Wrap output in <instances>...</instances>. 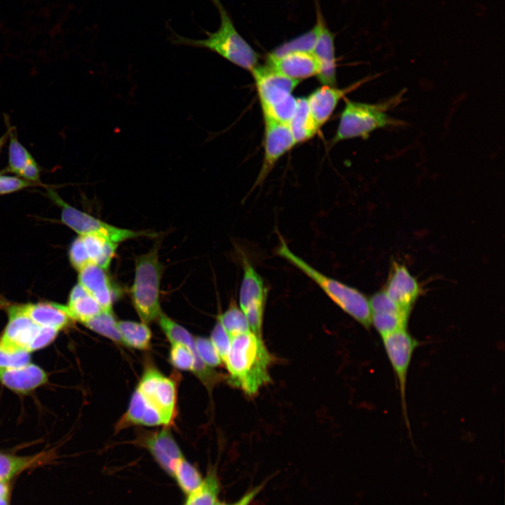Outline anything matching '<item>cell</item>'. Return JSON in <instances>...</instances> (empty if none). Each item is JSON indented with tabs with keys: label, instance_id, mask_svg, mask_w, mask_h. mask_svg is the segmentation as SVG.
Returning a JSON list of instances; mask_svg holds the SVG:
<instances>
[{
	"label": "cell",
	"instance_id": "cell-2",
	"mask_svg": "<svg viewBox=\"0 0 505 505\" xmlns=\"http://www.w3.org/2000/svg\"><path fill=\"white\" fill-rule=\"evenodd\" d=\"M220 15V24L213 32H206L203 39L188 38L171 29L170 40L178 46L207 49L218 54L239 67L252 72L257 65L259 55L236 30L220 0H210Z\"/></svg>",
	"mask_w": 505,
	"mask_h": 505
},
{
	"label": "cell",
	"instance_id": "cell-8",
	"mask_svg": "<svg viewBox=\"0 0 505 505\" xmlns=\"http://www.w3.org/2000/svg\"><path fill=\"white\" fill-rule=\"evenodd\" d=\"M242 264L243 276L239 292L240 309L251 331L262 337L267 291L262 278L245 257H243Z\"/></svg>",
	"mask_w": 505,
	"mask_h": 505
},
{
	"label": "cell",
	"instance_id": "cell-13",
	"mask_svg": "<svg viewBox=\"0 0 505 505\" xmlns=\"http://www.w3.org/2000/svg\"><path fill=\"white\" fill-rule=\"evenodd\" d=\"M377 76V75L367 76L344 88L323 86L311 93L307 97V101L311 115L317 126L320 128L329 119L337 104L346 94Z\"/></svg>",
	"mask_w": 505,
	"mask_h": 505
},
{
	"label": "cell",
	"instance_id": "cell-4",
	"mask_svg": "<svg viewBox=\"0 0 505 505\" xmlns=\"http://www.w3.org/2000/svg\"><path fill=\"white\" fill-rule=\"evenodd\" d=\"M403 93V90L376 104L346 100L332 142L335 143L356 137L366 139L377 129L403 126V121L386 113L401 102Z\"/></svg>",
	"mask_w": 505,
	"mask_h": 505
},
{
	"label": "cell",
	"instance_id": "cell-31",
	"mask_svg": "<svg viewBox=\"0 0 505 505\" xmlns=\"http://www.w3.org/2000/svg\"><path fill=\"white\" fill-rule=\"evenodd\" d=\"M173 476L187 494H190L196 490L203 481L199 471L184 457L177 462Z\"/></svg>",
	"mask_w": 505,
	"mask_h": 505
},
{
	"label": "cell",
	"instance_id": "cell-45",
	"mask_svg": "<svg viewBox=\"0 0 505 505\" xmlns=\"http://www.w3.org/2000/svg\"><path fill=\"white\" fill-rule=\"evenodd\" d=\"M8 306H10V302L0 295V308H7Z\"/></svg>",
	"mask_w": 505,
	"mask_h": 505
},
{
	"label": "cell",
	"instance_id": "cell-23",
	"mask_svg": "<svg viewBox=\"0 0 505 505\" xmlns=\"http://www.w3.org/2000/svg\"><path fill=\"white\" fill-rule=\"evenodd\" d=\"M296 144L311 138L319 128L314 121L307 101V97L297 98L295 112L288 123Z\"/></svg>",
	"mask_w": 505,
	"mask_h": 505
},
{
	"label": "cell",
	"instance_id": "cell-12",
	"mask_svg": "<svg viewBox=\"0 0 505 505\" xmlns=\"http://www.w3.org/2000/svg\"><path fill=\"white\" fill-rule=\"evenodd\" d=\"M369 304L371 323L381 337L406 328L410 311L400 307L384 290L375 293Z\"/></svg>",
	"mask_w": 505,
	"mask_h": 505
},
{
	"label": "cell",
	"instance_id": "cell-44",
	"mask_svg": "<svg viewBox=\"0 0 505 505\" xmlns=\"http://www.w3.org/2000/svg\"><path fill=\"white\" fill-rule=\"evenodd\" d=\"M8 135H9V132H8V130L6 131V133H4V134L0 137V152H1L3 146L4 145V144L6 143V142L7 141V140L8 139Z\"/></svg>",
	"mask_w": 505,
	"mask_h": 505
},
{
	"label": "cell",
	"instance_id": "cell-36",
	"mask_svg": "<svg viewBox=\"0 0 505 505\" xmlns=\"http://www.w3.org/2000/svg\"><path fill=\"white\" fill-rule=\"evenodd\" d=\"M30 363V353L24 350H14L0 344V368H13Z\"/></svg>",
	"mask_w": 505,
	"mask_h": 505
},
{
	"label": "cell",
	"instance_id": "cell-38",
	"mask_svg": "<svg viewBox=\"0 0 505 505\" xmlns=\"http://www.w3.org/2000/svg\"><path fill=\"white\" fill-rule=\"evenodd\" d=\"M69 255L72 266L78 271L92 263L80 236L73 241Z\"/></svg>",
	"mask_w": 505,
	"mask_h": 505
},
{
	"label": "cell",
	"instance_id": "cell-20",
	"mask_svg": "<svg viewBox=\"0 0 505 505\" xmlns=\"http://www.w3.org/2000/svg\"><path fill=\"white\" fill-rule=\"evenodd\" d=\"M48 381L46 372L39 366L28 363L13 368H0V382L18 393H27Z\"/></svg>",
	"mask_w": 505,
	"mask_h": 505
},
{
	"label": "cell",
	"instance_id": "cell-10",
	"mask_svg": "<svg viewBox=\"0 0 505 505\" xmlns=\"http://www.w3.org/2000/svg\"><path fill=\"white\" fill-rule=\"evenodd\" d=\"M137 389L162 414L168 425L173 422L177 398L173 379L164 376L156 368L149 366L142 374Z\"/></svg>",
	"mask_w": 505,
	"mask_h": 505
},
{
	"label": "cell",
	"instance_id": "cell-24",
	"mask_svg": "<svg viewBox=\"0 0 505 505\" xmlns=\"http://www.w3.org/2000/svg\"><path fill=\"white\" fill-rule=\"evenodd\" d=\"M80 236L90 262L107 270L116 253L118 243L94 235Z\"/></svg>",
	"mask_w": 505,
	"mask_h": 505
},
{
	"label": "cell",
	"instance_id": "cell-37",
	"mask_svg": "<svg viewBox=\"0 0 505 505\" xmlns=\"http://www.w3.org/2000/svg\"><path fill=\"white\" fill-rule=\"evenodd\" d=\"M210 339L224 363L230 349L231 338L218 321L212 330Z\"/></svg>",
	"mask_w": 505,
	"mask_h": 505
},
{
	"label": "cell",
	"instance_id": "cell-18",
	"mask_svg": "<svg viewBox=\"0 0 505 505\" xmlns=\"http://www.w3.org/2000/svg\"><path fill=\"white\" fill-rule=\"evenodd\" d=\"M142 444L169 475H173L177 462L183 457L182 453L168 429L147 435Z\"/></svg>",
	"mask_w": 505,
	"mask_h": 505
},
{
	"label": "cell",
	"instance_id": "cell-22",
	"mask_svg": "<svg viewBox=\"0 0 505 505\" xmlns=\"http://www.w3.org/2000/svg\"><path fill=\"white\" fill-rule=\"evenodd\" d=\"M64 309L72 320L82 324L102 310L97 301L79 283L72 288L68 303Z\"/></svg>",
	"mask_w": 505,
	"mask_h": 505
},
{
	"label": "cell",
	"instance_id": "cell-17",
	"mask_svg": "<svg viewBox=\"0 0 505 505\" xmlns=\"http://www.w3.org/2000/svg\"><path fill=\"white\" fill-rule=\"evenodd\" d=\"M384 292L400 307L410 311L420 290L417 281L408 268L394 262Z\"/></svg>",
	"mask_w": 505,
	"mask_h": 505
},
{
	"label": "cell",
	"instance_id": "cell-1",
	"mask_svg": "<svg viewBox=\"0 0 505 505\" xmlns=\"http://www.w3.org/2000/svg\"><path fill=\"white\" fill-rule=\"evenodd\" d=\"M274 358L262 337L252 331L231 338L224 361L228 371V383L253 397L260 389L271 382L269 367Z\"/></svg>",
	"mask_w": 505,
	"mask_h": 505
},
{
	"label": "cell",
	"instance_id": "cell-41",
	"mask_svg": "<svg viewBox=\"0 0 505 505\" xmlns=\"http://www.w3.org/2000/svg\"><path fill=\"white\" fill-rule=\"evenodd\" d=\"M264 487V483H262L253 489L249 490L247 493H245L241 499H239L237 501L232 503V504H226L223 502H218L215 504V505H250L251 502L254 500V499L258 495V494L262 491L263 487Z\"/></svg>",
	"mask_w": 505,
	"mask_h": 505
},
{
	"label": "cell",
	"instance_id": "cell-15",
	"mask_svg": "<svg viewBox=\"0 0 505 505\" xmlns=\"http://www.w3.org/2000/svg\"><path fill=\"white\" fill-rule=\"evenodd\" d=\"M6 309L8 321L0 338V344L11 349L28 351L40 326L23 313L18 305H10Z\"/></svg>",
	"mask_w": 505,
	"mask_h": 505
},
{
	"label": "cell",
	"instance_id": "cell-9",
	"mask_svg": "<svg viewBox=\"0 0 505 505\" xmlns=\"http://www.w3.org/2000/svg\"><path fill=\"white\" fill-rule=\"evenodd\" d=\"M383 345L398 383L402 409L408 426L406 408L407 377L412 355L419 342L406 330L401 329L382 336Z\"/></svg>",
	"mask_w": 505,
	"mask_h": 505
},
{
	"label": "cell",
	"instance_id": "cell-19",
	"mask_svg": "<svg viewBox=\"0 0 505 505\" xmlns=\"http://www.w3.org/2000/svg\"><path fill=\"white\" fill-rule=\"evenodd\" d=\"M78 271V283L97 301L102 310H112L114 292L106 270L90 263Z\"/></svg>",
	"mask_w": 505,
	"mask_h": 505
},
{
	"label": "cell",
	"instance_id": "cell-40",
	"mask_svg": "<svg viewBox=\"0 0 505 505\" xmlns=\"http://www.w3.org/2000/svg\"><path fill=\"white\" fill-rule=\"evenodd\" d=\"M60 331L54 328L40 327L37 334L28 347L29 353L41 349L50 344Z\"/></svg>",
	"mask_w": 505,
	"mask_h": 505
},
{
	"label": "cell",
	"instance_id": "cell-14",
	"mask_svg": "<svg viewBox=\"0 0 505 505\" xmlns=\"http://www.w3.org/2000/svg\"><path fill=\"white\" fill-rule=\"evenodd\" d=\"M318 37L313 53L318 60L320 69L317 75L323 86H336V60L334 35L328 28L319 6H316Z\"/></svg>",
	"mask_w": 505,
	"mask_h": 505
},
{
	"label": "cell",
	"instance_id": "cell-34",
	"mask_svg": "<svg viewBox=\"0 0 505 505\" xmlns=\"http://www.w3.org/2000/svg\"><path fill=\"white\" fill-rule=\"evenodd\" d=\"M169 361L178 370L194 371L196 361L193 352L187 346L173 343L170 350Z\"/></svg>",
	"mask_w": 505,
	"mask_h": 505
},
{
	"label": "cell",
	"instance_id": "cell-16",
	"mask_svg": "<svg viewBox=\"0 0 505 505\" xmlns=\"http://www.w3.org/2000/svg\"><path fill=\"white\" fill-rule=\"evenodd\" d=\"M266 65L289 79L299 81L317 76L320 69L316 57L308 52H294L278 58L267 56Z\"/></svg>",
	"mask_w": 505,
	"mask_h": 505
},
{
	"label": "cell",
	"instance_id": "cell-27",
	"mask_svg": "<svg viewBox=\"0 0 505 505\" xmlns=\"http://www.w3.org/2000/svg\"><path fill=\"white\" fill-rule=\"evenodd\" d=\"M318 37L316 24L309 31L290 40L276 47L267 56L278 58L294 52L312 53Z\"/></svg>",
	"mask_w": 505,
	"mask_h": 505
},
{
	"label": "cell",
	"instance_id": "cell-6",
	"mask_svg": "<svg viewBox=\"0 0 505 505\" xmlns=\"http://www.w3.org/2000/svg\"><path fill=\"white\" fill-rule=\"evenodd\" d=\"M251 72L264 116L288 123L297 107V98L292 93L300 81L289 79L267 65H257Z\"/></svg>",
	"mask_w": 505,
	"mask_h": 505
},
{
	"label": "cell",
	"instance_id": "cell-42",
	"mask_svg": "<svg viewBox=\"0 0 505 505\" xmlns=\"http://www.w3.org/2000/svg\"><path fill=\"white\" fill-rule=\"evenodd\" d=\"M40 169L35 159L29 163L18 176L31 182H37L39 179Z\"/></svg>",
	"mask_w": 505,
	"mask_h": 505
},
{
	"label": "cell",
	"instance_id": "cell-32",
	"mask_svg": "<svg viewBox=\"0 0 505 505\" xmlns=\"http://www.w3.org/2000/svg\"><path fill=\"white\" fill-rule=\"evenodd\" d=\"M217 320L231 338L251 331L244 314L235 303L231 304L223 314L219 315Z\"/></svg>",
	"mask_w": 505,
	"mask_h": 505
},
{
	"label": "cell",
	"instance_id": "cell-25",
	"mask_svg": "<svg viewBox=\"0 0 505 505\" xmlns=\"http://www.w3.org/2000/svg\"><path fill=\"white\" fill-rule=\"evenodd\" d=\"M122 344L130 348L146 350L149 348L152 332L147 323L131 321H117Z\"/></svg>",
	"mask_w": 505,
	"mask_h": 505
},
{
	"label": "cell",
	"instance_id": "cell-5",
	"mask_svg": "<svg viewBox=\"0 0 505 505\" xmlns=\"http://www.w3.org/2000/svg\"><path fill=\"white\" fill-rule=\"evenodd\" d=\"M162 272L158 246H154L148 252L135 259L131 298L137 314L145 323L158 319L162 313L159 300Z\"/></svg>",
	"mask_w": 505,
	"mask_h": 505
},
{
	"label": "cell",
	"instance_id": "cell-21",
	"mask_svg": "<svg viewBox=\"0 0 505 505\" xmlns=\"http://www.w3.org/2000/svg\"><path fill=\"white\" fill-rule=\"evenodd\" d=\"M20 309L40 327L61 330L67 327L72 319L64 309L56 303H36L19 304Z\"/></svg>",
	"mask_w": 505,
	"mask_h": 505
},
{
	"label": "cell",
	"instance_id": "cell-3",
	"mask_svg": "<svg viewBox=\"0 0 505 505\" xmlns=\"http://www.w3.org/2000/svg\"><path fill=\"white\" fill-rule=\"evenodd\" d=\"M276 252L315 282L345 313L364 328L368 329L370 327L372 323L369 300L362 292L318 271L295 255L282 238Z\"/></svg>",
	"mask_w": 505,
	"mask_h": 505
},
{
	"label": "cell",
	"instance_id": "cell-35",
	"mask_svg": "<svg viewBox=\"0 0 505 505\" xmlns=\"http://www.w3.org/2000/svg\"><path fill=\"white\" fill-rule=\"evenodd\" d=\"M194 340L198 355L206 365L213 368L222 364L223 362L210 339L198 337L194 338Z\"/></svg>",
	"mask_w": 505,
	"mask_h": 505
},
{
	"label": "cell",
	"instance_id": "cell-33",
	"mask_svg": "<svg viewBox=\"0 0 505 505\" xmlns=\"http://www.w3.org/2000/svg\"><path fill=\"white\" fill-rule=\"evenodd\" d=\"M149 405V401L136 389L131 397L128 410L116 426L117 429L120 430L132 425H142Z\"/></svg>",
	"mask_w": 505,
	"mask_h": 505
},
{
	"label": "cell",
	"instance_id": "cell-28",
	"mask_svg": "<svg viewBox=\"0 0 505 505\" xmlns=\"http://www.w3.org/2000/svg\"><path fill=\"white\" fill-rule=\"evenodd\" d=\"M220 492L219 480L215 471L208 473L201 485L189 494L185 505H215Z\"/></svg>",
	"mask_w": 505,
	"mask_h": 505
},
{
	"label": "cell",
	"instance_id": "cell-39",
	"mask_svg": "<svg viewBox=\"0 0 505 505\" xmlns=\"http://www.w3.org/2000/svg\"><path fill=\"white\" fill-rule=\"evenodd\" d=\"M32 184L20 177L0 174V194L18 191Z\"/></svg>",
	"mask_w": 505,
	"mask_h": 505
},
{
	"label": "cell",
	"instance_id": "cell-26",
	"mask_svg": "<svg viewBox=\"0 0 505 505\" xmlns=\"http://www.w3.org/2000/svg\"><path fill=\"white\" fill-rule=\"evenodd\" d=\"M45 453L20 457L0 452V481H8L17 474L45 460Z\"/></svg>",
	"mask_w": 505,
	"mask_h": 505
},
{
	"label": "cell",
	"instance_id": "cell-29",
	"mask_svg": "<svg viewBox=\"0 0 505 505\" xmlns=\"http://www.w3.org/2000/svg\"><path fill=\"white\" fill-rule=\"evenodd\" d=\"M90 330L115 342L122 343L117 321L112 310H102L98 314L83 323Z\"/></svg>",
	"mask_w": 505,
	"mask_h": 505
},
{
	"label": "cell",
	"instance_id": "cell-7",
	"mask_svg": "<svg viewBox=\"0 0 505 505\" xmlns=\"http://www.w3.org/2000/svg\"><path fill=\"white\" fill-rule=\"evenodd\" d=\"M48 196L61 208V220L79 236L94 235L119 243L140 236L142 233L119 228L107 224L70 206L53 190H48Z\"/></svg>",
	"mask_w": 505,
	"mask_h": 505
},
{
	"label": "cell",
	"instance_id": "cell-11",
	"mask_svg": "<svg viewBox=\"0 0 505 505\" xmlns=\"http://www.w3.org/2000/svg\"><path fill=\"white\" fill-rule=\"evenodd\" d=\"M264 120V159L255 187L263 182L278 160L296 144L288 123L266 116Z\"/></svg>",
	"mask_w": 505,
	"mask_h": 505
},
{
	"label": "cell",
	"instance_id": "cell-30",
	"mask_svg": "<svg viewBox=\"0 0 505 505\" xmlns=\"http://www.w3.org/2000/svg\"><path fill=\"white\" fill-rule=\"evenodd\" d=\"M8 130L9 132V144L6 170L19 175L21 171L34 159L18 140L15 130L12 128H9Z\"/></svg>",
	"mask_w": 505,
	"mask_h": 505
},
{
	"label": "cell",
	"instance_id": "cell-46",
	"mask_svg": "<svg viewBox=\"0 0 505 505\" xmlns=\"http://www.w3.org/2000/svg\"><path fill=\"white\" fill-rule=\"evenodd\" d=\"M0 505H8V497L0 499Z\"/></svg>",
	"mask_w": 505,
	"mask_h": 505
},
{
	"label": "cell",
	"instance_id": "cell-43",
	"mask_svg": "<svg viewBox=\"0 0 505 505\" xmlns=\"http://www.w3.org/2000/svg\"><path fill=\"white\" fill-rule=\"evenodd\" d=\"M9 485L7 481H0V499L8 497Z\"/></svg>",
	"mask_w": 505,
	"mask_h": 505
}]
</instances>
